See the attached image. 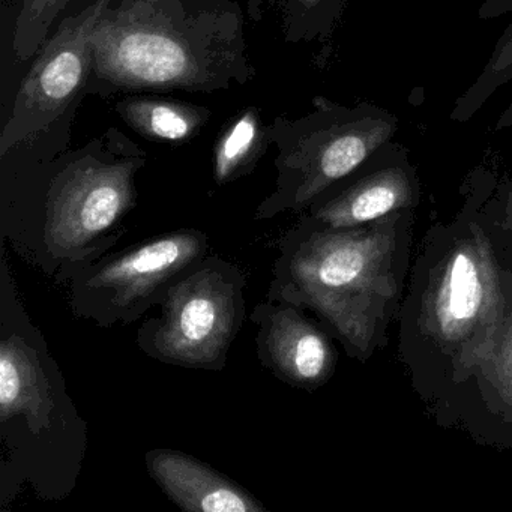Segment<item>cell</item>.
<instances>
[{"label": "cell", "instance_id": "11", "mask_svg": "<svg viewBox=\"0 0 512 512\" xmlns=\"http://www.w3.org/2000/svg\"><path fill=\"white\" fill-rule=\"evenodd\" d=\"M118 110L137 133L164 142H184L206 124V109L158 98L127 100Z\"/></svg>", "mask_w": 512, "mask_h": 512}, {"label": "cell", "instance_id": "5", "mask_svg": "<svg viewBox=\"0 0 512 512\" xmlns=\"http://www.w3.org/2000/svg\"><path fill=\"white\" fill-rule=\"evenodd\" d=\"M107 4L109 0H91L79 14L67 17L41 47L0 136V154L49 128L86 85L95 29Z\"/></svg>", "mask_w": 512, "mask_h": 512}, {"label": "cell", "instance_id": "8", "mask_svg": "<svg viewBox=\"0 0 512 512\" xmlns=\"http://www.w3.org/2000/svg\"><path fill=\"white\" fill-rule=\"evenodd\" d=\"M146 466L152 479L184 511H266L244 487L185 452L152 449L146 455Z\"/></svg>", "mask_w": 512, "mask_h": 512}, {"label": "cell", "instance_id": "16", "mask_svg": "<svg viewBox=\"0 0 512 512\" xmlns=\"http://www.w3.org/2000/svg\"><path fill=\"white\" fill-rule=\"evenodd\" d=\"M508 368H509V374H511V380H512V352H511V355H509Z\"/></svg>", "mask_w": 512, "mask_h": 512}, {"label": "cell", "instance_id": "6", "mask_svg": "<svg viewBox=\"0 0 512 512\" xmlns=\"http://www.w3.org/2000/svg\"><path fill=\"white\" fill-rule=\"evenodd\" d=\"M379 128L349 127L320 137L302 140L278 161V190L263 203L257 217H271L283 209H295L325 190L329 184L352 173L371 149L388 134Z\"/></svg>", "mask_w": 512, "mask_h": 512}, {"label": "cell", "instance_id": "12", "mask_svg": "<svg viewBox=\"0 0 512 512\" xmlns=\"http://www.w3.org/2000/svg\"><path fill=\"white\" fill-rule=\"evenodd\" d=\"M403 197V182L397 176H380L329 203L317 217L331 227L367 223L397 208Z\"/></svg>", "mask_w": 512, "mask_h": 512}, {"label": "cell", "instance_id": "14", "mask_svg": "<svg viewBox=\"0 0 512 512\" xmlns=\"http://www.w3.org/2000/svg\"><path fill=\"white\" fill-rule=\"evenodd\" d=\"M70 0H22L14 23L13 49L17 59L28 61L40 52L49 31Z\"/></svg>", "mask_w": 512, "mask_h": 512}, {"label": "cell", "instance_id": "15", "mask_svg": "<svg viewBox=\"0 0 512 512\" xmlns=\"http://www.w3.org/2000/svg\"><path fill=\"white\" fill-rule=\"evenodd\" d=\"M301 2L305 5V7L313 8L316 7V5H319L320 2H323V0H301Z\"/></svg>", "mask_w": 512, "mask_h": 512}, {"label": "cell", "instance_id": "2", "mask_svg": "<svg viewBox=\"0 0 512 512\" xmlns=\"http://www.w3.org/2000/svg\"><path fill=\"white\" fill-rule=\"evenodd\" d=\"M242 289L238 269L200 260L167 290L161 316L140 328V347L166 364L221 370L244 322Z\"/></svg>", "mask_w": 512, "mask_h": 512}, {"label": "cell", "instance_id": "4", "mask_svg": "<svg viewBox=\"0 0 512 512\" xmlns=\"http://www.w3.org/2000/svg\"><path fill=\"white\" fill-rule=\"evenodd\" d=\"M142 158H101L73 161L50 188L46 241L61 257L85 254L106 236L136 203L134 175Z\"/></svg>", "mask_w": 512, "mask_h": 512}, {"label": "cell", "instance_id": "1", "mask_svg": "<svg viewBox=\"0 0 512 512\" xmlns=\"http://www.w3.org/2000/svg\"><path fill=\"white\" fill-rule=\"evenodd\" d=\"M188 0H109L91 77L116 89H215L241 73V23Z\"/></svg>", "mask_w": 512, "mask_h": 512}, {"label": "cell", "instance_id": "10", "mask_svg": "<svg viewBox=\"0 0 512 512\" xmlns=\"http://www.w3.org/2000/svg\"><path fill=\"white\" fill-rule=\"evenodd\" d=\"M485 286L481 268L472 254L458 251L454 254L437 298V319L445 334L464 331L481 311Z\"/></svg>", "mask_w": 512, "mask_h": 512}, {"label": "cell", "instance_id": "9", "mask_svg": "<svg viewBox=\"0 0 512 512\" xmlns=\"http://www.w3.org/2000/svg\"><path fill=\"white\" fill-rule=\"evenodd\" d=\"M53 391L34 350L17 335L0 343V416L2 422L25 416L34 433L50 427Z\"/></svg>", "mask_w": 512, "mask_h": 512}, {"label": "cell", "instance_id": "7", "mask_svg": "<svg viewBox=\"0 0 512 512\" xmlns=\"http://www.w3.org/2000/svg\"><path fill=\"white\" fill-rule=\"evenodd\" d=\"M253 317L260 328V359L278 379L296 386H313L326 379L331 347L292 304L271 301L259 305Z\"/></svg>", "mask_w": 512, "mask_h": 512}, {"label": "cell", "instance_id": "13", "mask_svg": "<svg viewBox=\"0 0 512 512\" xmlns=\"http://www.w3.org/2000/svg\"><path fill=\"white\" fill-rule=\"evenodd\" d=\"M265 146V130L256 110L239 116L215 145V181L224 184L253 166Z\"/></svg>", "mask_w": 512, "mask_h": 512}, {"label": "cell", "instance_id": "3", "mask_svg": "<svg viewBox=\"0 0 512 512\" xmlns=\"http://www.w3.org/2000/svg\"><path fill=\"white\" fill-rule=\"evenodd\" d=\"M208 251L199 230H178L145 242L85 272L76 286L83 314L106 320H134L161 301Z\"/></svg>", "mask_w": 512, "mask_h": 512}]
</instances>
